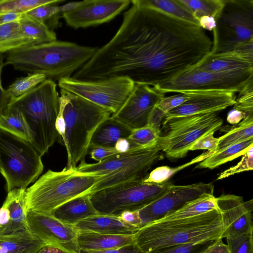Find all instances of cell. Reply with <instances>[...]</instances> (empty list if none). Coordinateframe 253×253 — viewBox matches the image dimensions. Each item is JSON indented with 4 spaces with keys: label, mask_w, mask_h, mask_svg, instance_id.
<instances>
[{
    "label": "cell",
    "mask_w": 253,
    "mask_h": 253,
    "mask_svg": "<svg viewBox=\"0 0 253 253\" xmlns=\"http://www.w3.org/2000/svg\"><path fill=\"white\" fill-rule=\"evenodd\" d=\"M131 3L114 37L75 73V79L126 77L134 84L156 86L211 51L213 42L199 25Z\"/></svg>",
    "instance_id": "6da1fadb"
},
{
    "label": "cell",
    "mask_w": 253,
    "mask_h": 253,
    "mask_svg": "<svg viewBox=\"0 0 253 253\" xmlns=\"http://www.w3.org/2000/svg\"><path fill=\"white\" fill-rule=\"evenodd\" d=\"M98 47L55 40L22 47L7 53L5 65L28 73H40L54 82L71 77Z\"/></svg>",
    "instance_id": "7a4b0ae2"
},
{
    "label": "cell",
    "mask_w": 253,
    "mask_h": 253,
    "mask_svg": "<svg viewBox=\"0 0 253 253\" xmlns=\"http://www.w3.org/2000/svg\"><path fill=\"white\" fill-rule=\"evenodd\" d=\"M223 220L218 209L177 220H156L139 229L134 242L144 253L167 247L222 239Z\"/></svg>",
    "instance_id": "3957f363"
},
{
    "label": "cell",
    "mask_w": 253,
    "mask_h": 253,
    "mask_svg": "<svg viewBox=\"0 0 253 253\" xmlns=\"http://www.w3.org/2000/svg\"><path fill=\"white\" fill-rule=\"evenodd\" d=\"M55 82L46 79L26 93L9 101L5 109L20 112L33 131L34 147L42 156L58 139L56 121L59 94Z\"/></svg>",
    "instance_id": "277c9868"
},
{
    "label": "cell",
    "mask_w": 253,
    "mask_h": 253,
    "mask_svg": "<svg viewBox=\"0 0 253 253\" xmlns=\"http://www.w3.org/2000/svg\"><path fill=\"white\" fill-rule=\"evenodd\" d=\"M101 176L84 174L77 169H48L26 189L25 210L51 214L57 207L77 197L89 194Z\"/></svg>",
    "instance_id": "5b68a950"
},
{
    "label": "cell",
    "mask_w": 253,
    "mask_h": 253,
    "mask_svg": "<svg viewBox=\"0 0 253 253\" xmlns=\"http://www.w3.org/2000/svg\"><path fill=\"white\" fill-rule=\"evenodd\" d=\"M63 111L65 128L66 169H75L85 161L92 136L98 126L112 113L70 92Z\"/></svg>",
    "instance_id": "8992f818"
},
{
    "label": "cell",
    "mask_w": 253,
    "mask_h": 253,
    "mask_svg": "<svg viewBox=\"0 0 253 253\" xmlns=\"http://www.w3.org/2000/svg\"><path fill=\"white\" fill-rule=\"evenodd\" d=\"M158 145L153 147H138L128 152L111 156L102 161L88 164L84 161L77 167L84 174L101 176L89 192L144 180L148 171L159 159Z\"/></svg>",
    "instance_id": "52a82bcc"
},
{
    "label": "cell",
    "mask_w": 253,
    "mask_h": 253,
    "mask_svg": "<svg viewBox=\"0 0 253 253\" xmlns=\"http://www.w3.org/2000/svg\"><path fill=\"white\" fill-rule=\"evenodd\" d=\"M42 156L29 142L0 129V173L8 192L24 188L42 172Z\"/></svg>",
    "instance_id": "ba28073f"
},
{
    "label": "cell",
    "mask_w": 253,
    "mask_h": 253,
    "mask_svg": "<svg viewBox=\"0 0 253 253\" xmlns=\"http://www.w3.org/2000/svg\"><path fill=\"white\" fill-rule=\"evenodd\" d=\"M171 184L133 182L106 188L89 194L99 214L119 216L125 211H138L163 195Z\"/></svg>",
    "instance_id": "9c48e42d"
},
{
    "label": "cell",
    "mask_w": 253,
    "mask_h": 253,
    "mask_svg": "<svg viewBox=\"0 0 253 253\" xmlns=\"http://www.w3.org/2000/svg\"><path fill=\"white\" fill-rule=\"evenodd\" d=\"M222 124L223 120L217 113L172 118L163 124L166 132L160 135L158 147L169 158H183L198 139L215 132Z\"/></svg>",
    "instance_id": "30bf717a"
},
{
    "label": "cell",
    "mask_w": 253,
    "mask_h": 253,
    "mask_svg": "<svg viewBox=\"0 0 253 253\" xmlns=\"http://www.w3.org/2000/svg\"><path fill=\"white\" fill-rule=\"evenodd\" d=\"M252 78L253 72H213L201 69L195 65L154 87L164 94L200 91H229L236 93Z\"/></svg>",
    "instance_id": "8fae6325"
},
{
    "label": "cell",
    "mask_w": 253,
    "mask_h": 253,
    "mask_svg": "<svg viewBox=\"0 0 253 253\" xmlns=\"http://www.w3.org/2000/svg\"><path fill=\"white\" fill-rule=\"evenodd\" d=\"M58 85L60 89L82 97L114 114L125 103L134 83L126 77L95 81L79 80L71 77L60 79Z\"/></svg>",
    "instance_id": "7c38bea8"
},
{
    "label": "cell",
    "mask_w": 253,
    "mask_h": 253,
    "mask_svg": "<svg viewBox=\"0 0 253 253\" xmlns=\"http://www.w3.org/2000/svg\"><path fill=\"white\" fill-rule=\"evenodd\" d=\"M237 9L225 12L224 9L213 33L221 35L213 41L211 52L230 51L239 44L253 40V1L237 0Z\"/></svg>",
    "instance_id": "4fadbf2b"
},
{
    "label": "cell",
    "mask_w": 253,
    "mask_h": 253,
    "mask_svg": "<svg viewBox=\"0 0 253 253\" xmlns=\"http://www.w3.org/2000/svg\"><path fill=\"white\" fill-rule=\"evenodd\" d=\"M213 191L214 185L211 183L171 184L161 197L138 211L141 227L161 219L192 201L205 195H213Z\"/></svg>",
    "instance_id": "5bb4252c"
},
{
    "label": "cell",
    "mask_w": 253,
    "mask_h": 253,
    "mask_svg": "<svg viewBox=\"0 0 253 253\" xmlns=\"http://www.w3.org/2000/svg\"><path fill=\"white\" fill-rule=\"evenodd\" d=\"M165 95L154 86L134 84L122 106L111 116L131 129L145 126L156 104Z\"/></svg>",
    "instance_id": "9a60e30c"
},
{
    "label": "cell",
    "mask_w": 253,
    "mask_h": 253,
    "mask_svg": "<svg viewBox=\"0 0 253 253\" xmlns=\"http://www.w3.org/2000/svg\"><path fill=\"white\" fill-rule=\"evenodd\" d=\"M31 232L46 245L61 248L69 253H79L78 230L51 214L34 211L26 212Z\"/></svg>",
    "instance_id": "2e32d148"
},
{
    "label": "cell",
    "mask_w": 253,
    "mask_h": 253,
    "mask_svg": "<svg viewBox=\"0 0 253 253\" xmlns=\"http://www.w3.org/2000/svg\"><path fill=\"white\" fill-rule=\"evenodd\" d=\"M130 3V0H84L82 5L62 16L72 28H86L111 21Z\"/></svg>",
    "instance_id": "e0dca14e"
},
{
    "label": "cell",
    "mask_w": 253,
    "mask_h": 253,
    "mask_svg": "<svg viewBox=\"0 0 253 253\" xmlns=\"http://www.w3.org/2000/svg\"><path fill=\"white\" fill-rule=\"evenodd\" d=\"M216 200L224 226L222 239L253 232L252 200L244 202L242 197L233 194L222 195Z\"/></svg>",
    "instance_id": "ac0fdd59"
},
{
    "label": "cell",
    "mask_w": 253,
    "mask_h": 253,
    "mask_svg": "<svg viewBox=\"0 0 253 253\" xmlns=\"http://www.w3.org/2000/svg\"><path fill=\"white\" fill-rule=\"evenodd\" d=\"M190 98L165 115L164 123L177 117L217 113L235 103V93L229 91H192Z\"/></svg>",
    "instance_id": "d6986e66"
},
{
    "label": "cell",
    "mask_w": 253,
    "mask_h": 253,
    "mask_svg": "<svg viewBox=\"0 0 253 253\" xmlns=\"http://www.w3.org/2000/svg\"><path fill=\"white\" fill-rule=\"evenodd\" d=\"M24 188H15L7 192L3 206L9 211L7 224L0 229V241L20 236L31 232L25 210Z\"/></svg>",
    "instance_id": "ffe728a7"
},
{
    "label": "cell",
    "mask_w": 253,
    "mask_h": 253,
    "mask_svg": "<svg viewBox=\"0 0 253 253\" xmlns=\"http://www.w3.org/2000/svg\"><path fill=\"white\" fill-rule=\"evenodd\" d=\"M78 231L123 235H134L138 228L123 221L118 216L98 214L74 225Z\"/></svg>",
    "instance_id": "44dd1931"
},
{
    "label": "cell",
    "mask_w": 253,
    "mask_h": 253,
    "mask_svg": "<svg viewBox=\"0 0 253 253\" xmlns=\"http://www.w3.org/2000/svg\"><path fill=\"white\" fill-rule=\"evenodd\" d=\"M198 68L218 73L253 72V63L231 55L229 53L210 52L196 65Z\"/></svg>",
    "instance_id": "7402d4cb"
},
{
    "label": "cell",
    "mask_w": 253,
    "mask_h": 253,
    "mask_svg": "<svg viewBox=\"0 0 253 253\" xmlns=\"http://www.w3.org/2000/svg\"><path fill=\"white\" fill-rule=\"evenodd\" d=\"M98 214L90 200L89 194L81 195L66 202L51 213L58 220L71 225Z\"/></svg>",
    "instance_id": "603a6c76"
},
{
    "label": "cell",
    "mask_w": 253,
    "mask_h": 253,
    "mask_svg": "<svg viewBox=\"0 0 253 253\" xmlns=\"http://www.w3.org/2000/svg\"><path fill=\"white\" fill-rule=\"evenodd\" d=\"M79 248L86 251H103L119 248L135 243L134 235L105 234L78 231Z\"/></svg>",
    "instance_id": "cb8c5ba5"
},
{
    "label": "cell",
    "mask_w": 253,
    "mask_h": 253,
    "mask_svg": "<svg viewBox=\"0 0 253 253\" xmlns=\"http://www.w3.org/2000/svg\"><path fill=\"white\" fill-rule=\"evenodd\" d=\"M131 131L130 128L110 116L95 130L89 150L97 146L113 147L119 139L128 137Z\"/></svg>",
    "instance_id": "d4e9b609"
},
{
    "label": "cell",
    "mask_w": 253,
    "mask_h": 253,
    "mask_svg": "<svg viewBox=\"0 0 253 253\" xmlns=\"http://www.w3.org/2000/svg\"><path fill=\"white\" fill-rule=\"evenodd\" d=\"M253 145V139L237 143L217 150L196 167L199 169H214L245 154Z\"/></svg>",
    "instance_id": "484cf974"
},
{
    "label": "cell",
    "mask_w": 253,
    "mask_h": 253,
    "mask_svg": "<svg viewBox=\"0 0 253 253\" xmlns=\"http://www.w3.org/2000/svg\"><path fill=\"white\" fill-rule=\"evenodd\" d=\"M0 129L18 136L32 144L33 131L24 116L19 112L5 109L0 115Z\"/></svg>",
    "instance_id": "4316f807"
},
{
    "label": "cell",
    "mask_w": 253,
    "mask_h": 253,
    "mask_svg": "<svg viewBox=\"0 0 253 253\" xmlns=\"http://www.w3.org/2000/svg\"><path fill=\"white\" fill-rule=\"evenodd\" d=\"M46 245L31 232L0 241V253H38Z\"/></svg>",
    "instance_id": "83f0119b"
},
{
    "label": "cell",
    "mask_w": 253,
    "mask_h": 253,
    "mask_svg": "<svg viewBox=\"0 0 253 253\" xmlns=\"http://www.w3.org/2000/svg\"><path fill=\"white\" fill-rule=\"evenodd\" d=\"M30 45L31 42L23 34L19 22L0 26V53Z\"/></svg>",
    "instance_id": "f1b7e54d"
},
{
    "label": "cell",
    "mask_w": 253,
    "mask_h": 253,
    "mask_svg": "<svg viewBox=\"0 0 253 253\" xmlns=\"http://www.w3.org/2000/svg\"><path fill=\"white\" fill-rule=\"evenodd\" d=\"M215 209H218L216 197L213 195H205L188 203L177 211L165 216L160 220L180 219Z\"/></svg>",
    "instance_id": "f546056e"
},
{
    "label": "cell",
    "mask_w": 253,
    "mask_h": 253,
    "mask_svg": "<svg viewBox=\"0 0 253 253\" xmlns=\"http://www.w3.org/2000/svg\"><path fill=\"white\" fill-rule=\"evenodd\" d=\"M21 30L32 45L52 42L57 40L55 33L44 23L26 15L19 21Z\"/></svg>",
    "instance_id": "4dcf8cb0"
},
{
    "label": "cell",
    "mask_w": 253,
    "mask_h": 253,
    "mask_svg": "<svg viewBox=\"0 0 253 253\" xmlns=\"http://www.w3.org/2000/svg\"><path fill=\"white\" fill-rule=\"evenodd\" d=\"M198 20L203 16L213 17L216 22L225 6L226 0H177Z\"/></svg>",
    "instance_id": "1f68e13d"
},
{
    "label": "cell",
    "mask_w": 253,
    "mask_h": 253,
    "mask_svg": "<svg viewBox=\"0 0 253 253\" xmlns=\"http://www.w3.org/2000/svg\"><path fill=\"white\" fill-rule=\"evenodd\" d=\"M131 2L159 9L175 17L199 25L198 21L177 0H133Z\"/></svg>",
    "instance_id": "d6a6232c"
},
{
    "label": "cell",
    "mask_w": 253,
    "mask_h": 253,
    "mask_svg": "<svg viewBox=\"0 0 253 253\" xmlns=\"http://www.w3.org/2000/svg\"><path fill=\"white\" fill-rule=\"evenodd\" d=\"M253 139V115L246 117L218 138L217 150Z\"/></svg>",
    "instance_id": "836d02e7"
},
{
    "label": "cell",
    "mask_w": 253,
    "mask_h": 253,
    "mask_svg": "<svg viewBox=\"0 0 253 253\" xmlns=\"http://www.w3.org/2000/svg\"><path fill=\"white\" fill-rule=\"evenodd\" d=\"M215 151H207L182 165L175 168L168 166L159 167L153 169L144 179V182L147 183H162L166 182L173 174L182 169L195 163H200L211 156Z\"/></svg>",
    "instance_id": "e575fe53"
},
{
    "label": "cell",
    "mask_w": 253,
    "mask_h": 253,
    "mask_svg": "<svg viewBox=\"0 0 253 253\" xmlns=\"http://www.w3.org/2000/svg\"><path fill=\"white\" fill-rule=\"evenodd\" d=\"M46 79L40 73H28V75L16 79L6 89L9 99L18 97L29 92Z\"/></svg>",
    "instance_id": "d590c367"
},
{
    "label": "cell",
    "mask_w": 253,
    "mask_h": 253,
    "mask_svg": "<svg viewBox=\"0 0 253 253\" xmlns=\"http://www.w3.org/2000/svg\"><path fill=\"white\" fill-rule=\"evenodd\" d=\"M56 4H47L35 7L25 14L40 21L47 26L51 30L60 26L59 21L62 16L59 5Z\"/></svg>",
    "instance_id": "8d00e7d4"
},
{
    "label": "cell",
    "mask_w": 253,
    "mask_h": 253,
    "mask_svg": "<svg viewBox=\"0 0 253 253\" xmlns=\"http://www.w3.org/2000/svg\"><path fill=\"white\" fill-rule=\"evenodd\" d=\"M64 0H0V14L26 13L38 6L57 4Z\"/></svg>",
    "instance_id": "74e56055"
},
{
    "label": "cell",
    "mask_w": 253,
    "mask_h": 253,
    "mask_svg": "<svg viewBox=\"0 0 253 253\" xmlns=\"http://www.w3.org/2000/svg\"><path fill=\"white\" fill-rule=\"evenodd\" d=\"M160 129L148 124L145 126L132 129L128 138L138 147H153L157 145Z\"/></svg>",
    "instance_id": "f35d334b"
},
{
    "label": "cell",
    "mask_w": 253,
    "mask_h": 253,
    "mask_svg": "<svg viewBox=\"0 0 253 253\" xmlns=\"http://www.w3.org/2000/svg\"><path fill=\"white\" fill-rule=\"evenodd\" d=\"M233 108L244 113L247 116L253 115V78L239 92Z\"/></svg>",
    "instance_id": "ab89813d"
},
{
    "label": "cell",
    "mask_w": 253,
    "mask_h": 253,
    "mask_svg": "<svg viewBox=\"0 0 253 253\" xmlns=\"http://www.w3.org/2000/svg\"><path fill=\"white\" fill-rule=\"evenodd\" d=\"M253 232L226 239L229 253H253Z\"/></svg>",
    "instance_id": "60d3db41"
},
{
    "label": "cell",
    "mask_w": 253,
    "mask_h": 253,
    "mask_svg": "<svg viewBox=\"0 0 253 253\" xmlns=\"http://www.w3.org/2000/svg\"><path fill=\"white\" fill-rule=\"evenodd\" d=\"M241 160L235 166L226 169L219 174L217 180L222 179L243 171L252 170L253 169V145L242 155Z\"/></svg>",
    "instance_id": "b9f144b4"
},
{
    "label": "cell",
    "mask_w": 253,
    "mask_h": 253,
    "mask_svg": "<svg viewBox=\"0 0 253 253\" xmlns=\"http://www.w3.org/2000/svg\"><path fill=\"white\" fill-rule=\"evenodd\" d=\"M191 96L190 92L178 93L169 96H164L156 104V108L165 115L188 100Z\"/></svg>",
    "instance_id": "7bdbcfd3"
},
{
    "label": "cell",
    "mask_w": 253,
    "mask_h": 253,
    "mask_svg": "<svg viewBox=\"0 0 253 253\" xmlns=\"http://www.w3.org/2000/svg\"><path fill=\"white\" fill-rule=\"evenodd\" d=\"M214 131L211 132L198 139L190 147V150H206L216 151L219 139L214 137Z\"/></svg>",
    "instance_id": "ee69618b"
},
{
    "label": "cell",
    "mask_w": 253,
    "mask_h": 253,
    "mask_svg": "<svg viewBox=\"0 0 253 253\" xmlns=\"http://www.w3.org/2000/svg\"><path fill=\"white\" fill-rule=\"evenodd\" d=\"M89 151L91 158L98 162L119 153L114 147L97 146L90 148Z\"/></svg>",
    "instance_id": "f6af8a7d"
},
{
    "label": "cell",
    "mask_w": 253,
    "mask_h": 253,
    "mask_svg": "<svg viewBox=\"0 0 253 253\" xmlns=\"http://www.w3.org/2000/svg\"><path fill=\"white\" fill-rule=\"evenodd\" d=\"M79 253H145L135 243L119 248L103 251H86L80 249Z\"/></svg>",
    "instance_id": "bcb514c9"
},
{
    "label": "cell",
    "mask_w": 253,
    "mask_h": 253,
    "mask_svg": "<svg viewBox=\"0 0 253 253\" xmlns=\"http://www.w3.org/2000/svg\"><path fill=\"white\" fill-rule=\"evenodd\" d=\"M118 216L123 221L131 226L138 229L141 227V220L138 211H125Z\"/></svg>",
    "instance_id": "7dc6e473"
},
{
    "label": "cell",
    "mask_w": 253,
    "mask_h": 253,
    "mask_svg": "<svg viewBox=\"0 0 253 253\" xmlns=\"http://www.w3.org/2000/svg\"><path fill=\"white\" fill-rule=\"evenodd\" d=\"M2 54L0 53V115L2 114L7 106L9 99L7 95L6 89L2 85L1 74L2 69L5 65Z\"/></svg>",
    "instance_id": "c3c4849f"
},
{
    "label": "cell",
    "mask_w": 253,
    "mask_h": 253,
    "mask_svg": "<svg viewBox=\"0 0 253 253\" xmlns=\"http://www.w3.org/2000/svg\"><path fill=\"white\" fill-rule=\"evenodd\" d=\"M138 147L128 137L119 139L114 146L119 153H125Z\"/></svg>",
    "instance_id": "681fc988"
},
{
    "label": "cell",
    "mask_w": 253,
    "mask_h": 253,
    "mask_svg": "<svg viewBox=\"0 0 253 253\" xmlns=\"http://www.w3.org/2000/svg\"><path fill=\"white\" fill-rule=\"evenodd\" d=\"M147 253H189L186 244L174 245L151 251Z\"/></svg>",
    "instance_id": "f907efd6"
},
{
    "label": "cell",
    "mask_w": 253,
    "mask_h": 253,
    "mask_svg": "<svg viewBox=\"0 0 253 253\" xmlns=\"http://www.w3.org/2000/svg\"><path fill=\"white\" fill-rule=\"evenodd\" d=\"M199 25L203 29L208 31H213L216 28L217 22L212 16H205L198 20Z\"/></svg>",
    "instance_id": "816d5d0a"
},
{
    "label": "cell",
    "mask_w": 253,
    "mask_h": 253,
    "mask_svg": "<svg viewBox=\"0 0 253 253\" xmlns=\"http://www.w3.org/2000/svg\"><path fill=\"white\" fill-rule=\"evenodd\" d=\"M205 253H229V252L227 245L223 243L222 239H219L215 241Z\"/></svg>",
    "instance_id": "f5cc1de1"
},
{
    "label": "cell",
    "mask_w": 253,
    "mask_h": 253,
    "mask_svg": "<svg viewBox=\"0 0 253 253\" xmlns=\"http://www.w3.org/2000/svg\"><path fill=\"white\" fill-rule=\"evenodd\" d=\"M244 113L233 108L229 112L227 120L231 124H237L247 117Z\"/></svg>",
    "instance_id": "db71d44e"
},
{
    "label": "cell",
    "mask_w": 253,
    "mask_h": 253,
    "mask_svg": "<svg viewBox=\"0 0 253 253\" xmlns=\"http://www.w3.org/2000/svg\"><path fill=\"white\" fill-rule=\"evenodd\" d=\"M84 0L71 1L59 6V11L62 15L63 13L70 12L77 8L84 3Z\"/></svg>",
    "instance_id": "11a10c76"
},
{
    "label": "cell",
    "mask_w": 253,
    "mask_h": 253,
    "mask_svg": "<svg viewBox=\"0 0 253 253\" xmlns=\"http://www.w3.org/2000/svg\"><path fill=\"white\" fill-rule=\"evenodd\" d=\"M10 219L9 211L7 208L2 206L0 208V226L4 227L8 223Z\"/></svg>",
    "instance_id": "9f6ffc18"
},
{
    "label": "cell",
    "mask_w": 253,
    "mask_h": 253,
    "mask_svg": "<svg viewBox=\"0 0 253 253\" xmlns=\"http://www.w3.org/2000/svg\"><path fill=\"white\" fill-rule=\"evenodd\" d=\"M38 253H69L68 252L58 247L46 245Z\"/></svg>",
    "instance_id": "6f0895ef"
},
{
    "label": "cell",
    "mask_w": 253,
    "mask_h": 253,
    "mask_svg": "<svg viewBox=\"0 0 253 253\" xmlns=\"http://www.w3.org/2000/svg\"></svg>",
    "instance_id": "680465c9"
},
{
    "label": "cell",
    "mask_w": 253,
    "mask_h": 253,
    "mask_svg": "<svg viewBox=\"0 0 253 253\" xmlns=\"http://www.w3.org/2000/svg\"><path fill=\"white\" fill-rule=\"evenodd\" d=\"M205 253H206V252H205Z\"/></svg>",
    "instance_id": "91938a15"
}]
</instances>
